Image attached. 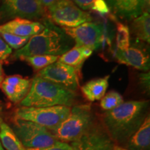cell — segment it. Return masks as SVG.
<instances>
[{"instance_id":"obj_1","label":"cell","mask_w":150,"mask_h":150,"mask_svg":"<svg viewBox=\"0 0 150 150\" xmlns=\"http://www.w3.org/2000/svg\"><path fill=\"white\" fill-rule=\"evenodd\" d=\"M148 101H129L103 115V126L116 145L124 147L149 115Z\"/></svg>"},{"instance_id":"obj_2","label":"cell","mask_w":150,"mask_h":150,"mask_svg":"<svg viewBox=\"0 0 150 150\" xmlns=\"http://www.w3.org/2000/svg\"><path fill=\"white\" fill-rule=\"evenodd\" d=\"M42 24L44 29L30 38L25 45L15 52L13 57L21 59L36 55L61 56L74 46L73 39L63 28L57 27L48 18L43 19Z\"/></svg>"},{"instance_id":"obj_3","label":"cell","mask_w":150,"mask_h":150,"mask_svg":"<svg viewBox=\"0 0 150 150\" xmlns=\"http://www.w3.org/2000/svg\"><path fill=\"white\" fill-rule=\"evenodd\" d=\"M75 93L35 75L31 79L29 91L20 103L24 107H50L74 104Z\"/></svg>"},{"instance_id":"obj_4","label":"cell","mask_w":150,"mask_h":150,"mask_svg":"<svg viewBox=\"0 0 150 150\" xmlns=\"http://www.w3.org/2000/svg\"><path fill=\"white\" fill-rule=\"evenodd\" d=\"M94 122L91 105H76L71 107L68 116L52 133L57 140L71 143L83 136Z\"/></svg>"},{"instance_id":"obj_5","label":"cell","mask_w":150,"mask_h":150,"mask_svg":"<svg viewBox=\"0 0 150 150\" xmlns=\"http://www.w3.org/2000/svg\"><path fill=\"white\" fill-rule=\"evenodd\" d=\"M71 107L54 106L50 107H21L15 112V119L30 121L53 132L70 114Z\"/></svg>"},{"instance_id":"obj_6","label":"cell","mask_w":150,"mask_h":150,"mask_svg":"<svg viewBox=\"0 0 150 150\" xmlns=\"http://www.w3.org/2000/svg\"><path fill=\"white\" fill-rule=\"evenodd\" d=\"M13 130L26 149H40L57 141L51 131L30 121L15 119Z\"/></svg>"},{"instance_id":"obj_7","label":"cell","mask_w":150,"mask_h":150,"mask_svg":"<svg viewBox=\"0 0 150 150\" xmlns=\"http://www.w3.org/2000/svg\"><path fill=\"white\" fill-rule=\"evenodd\" d=\"M46 8L49 20L61 28H74L93 20L89 13L82 11L71 0H57Z\"/></svg>"},{"instance_id":"obj_8","label":"cell","mask_w":150,"mask_h":150,"mask_svg":"<svg viewBox=\"0 0 150 150\" xmlns=\"http://www.w3.org/2000/svg\"><path fill=\"white\" fill-rule=\"evenodd\" d=\"M1 15L6 18L41 20L45 15V8L38 0H2Z\"/></svg>"},{"instance_id":"obj_9","label":"cell","mask_w":150,"mask_h":150,"mask_svg":"<svg viewBox=\"0 0 150 150\" xmlns=\"http://www.w3.org/2000/svg\"><path fill=\"white\" fill-rule=\"evenodd\" d=\"M79 74L74 67L57 61L39 70L37 75L75 93L79 87Z\"/></svg>"},{"instance_id":"obj_10","label":"cell","mask_w":150,"mask_h":150,"mask_svg":"<svg viewBox=\"0 0 150 150\" xmlns=\"http://www.w3.org/2000/svg\"><path fill=\"white\" fill-rule=\"evenodd\" d=\"M63 29L73 39L74 46L86 47L93 51L102 46L104 38L102 24L88 22L74 28Z\"/></svg>"},{"instance_id":"obj_11","label":"cell","mask_w":150,"mask_h":150,"mask_svg":"<svg viewBox=\"0 0 150 150\" xmlns=\"http://www.w3.org/2000/svg\"><path fill=\"white\" fill-rule=\"evenodd\" d=\"M70 144L72 150H111L116 145L104 126L95 122L83 136Z\"/></svg>"},{"instance_id":"obj_12","label":"cell","mask_w":150,"mask_h":150,"mask_svg":"<svg viewBox=\"0 0 150 150\" xmlns=\"http://www.w3.org/2000/svg\"><path fill=\"white\" fill-rule=\"evenodd\" d=\"M119 63L134 67L137 70L145 71L149 70L150 57L149 51L142 46L133 45L124 50H117L115 55Z\"/></svg>"},{"instance_id":"obj_13","label":"cell","mask_w":150,"mask_h":150,"mask_svg":"<svg viewBox=\"0 0 150 150\" xmlns=\"http://www.w3.org/2000/svg\"><path fill=\"white\" fill-rule=\"evenodd\" d=\"M109 11L118 18L134 20L144 12L149 0H105Z\"/></svg>"},{"instance_id":"obj_14","label":"cell","mask_w":150,"mask_h":150,"mask_svg":"<svg viewBox=\"0 0 150 150\" xmlns=\"http://www.w3.org/2000/svg\"><path fill=\"white\" fill-rule=\"evenodd\" d=\"M31 84V79L20 75H12L4 79L1 83V88L11 102L18 104L27 96Z\"/></svg>"},{"instance_id":"obj_15","label":"cell","mask_w":150,"mask_h":150,"mask_svg":"<svg viewBox=\"0 0 150 150\" xmlns=\"http://www.w3.org/2000/svg\"><path fill=\"white\" fill-rule=\"evenodd\" d=\"M42 23L27 19L15 18L0 25V31L21 37H32L44 29Z\"/></svg>"},{"instance_id":"obj_16","label":"cell","mask_w":150,"mask_h":150,"mask_svg":"<svg viewBox=\"0 0 150 150\" xmlns=\"http://www.w3.org/2000/svg\"><path fill=\"white\" fill-rule=\"evenodd\" d=\"M127 150H150V117L148 115L124 146Z\"/></svg>"},{"instance_id":"obj_17","label":"cell","mask_w":150,"mask_h":150,"mask_svg":"<svg viewBox=\"0 0 150 150\" xmlns=\"http://www.w3.org/2000/svg\"><path fill=\"white\" fill-rule=\"evenodd\" d=\"M109 78V75H107L103 78L94 79L84 84L81 88L84 97L91 102L101 100L108 89Z\"/></svg>"},{"instance_id":"obj_18","label":"cell","mask_w":150,"mask_h":150,"mask_svg":"<svg viewBox=\"0 0 150 150\" xmlns=\"http://www.w3.org/2000/svg\"><path fill=\"white\" fill-rule=\"evenodd\" d=\"M93 51L86 47L74 46L66 53L61 56L58 61L74 67L79 73L83 64L93 54Z\"/></svg>"},{"instance_id":"obj_19","label":"cell","mask_w":150,"mask_h":150,"mask_svg":"<svg viewBox=\"0 0 150 150\" xmlns=\"http://www.w3.org/2000/svg\"><path fill=\"white\" fill-rule=\"evenodd\" d=\"M0 142L6 150H26L12 128L6 123H0Z\"/></svg>"},{"instance_id":"obj_20","label":"cell","mask_w":150,"mask_h":150,"mask_svg":"<svg viewBox=\"0 0 150 150\" xmlns=\"http://www.w3.org/2000/svg\"><path fill=\"white\" fill-rule=\"evenodd\" d=\"M132 31L136 37L144 42H150V16L144 11L138 18L133 20Z\"/></svg>"},{"instance_id":"obj_21","label":"cell","mask_w":150,"mask_h":150,"mask_svg":"<svg viewBox=\"0 0 150 150\" xmlns=\"http://www.w3.org/2000/svg\"><path fill=\"white\" fill-rule=\"evenodd\" d=\"M82 11H93L100 15H106L110 12L105 0H71Z\"/></svg>"},{"instance_id":"obj_22","label":"cell","mask_w":150,"mask_h":150,"mask_svg":"<svg viewBox=\"0 0 150 150\" xmlns=\"http://www.w3.org/2000/svg\"><path fill=\"white\" fill-rule=\"evenodd\" d=\"M60 56L51 55H36L22 58V60L27 62L35 70H40L49 66L59 60Z\"/></svg>"},{"instance_id":"obj_23","label":"cell","mask_w":150,"mask_h":150,"mask_svg":"<svg viewBox=\"0 0 150 150\" xmlns=\"http://www.w3.org/2000/svg\"><path fill=\"white\" fill-rule=\"evenodd\" d=\"M124 102L123 97L116 91H110L101 99L100 106L103 110L108 111L117 108Z\"/></svg>"},{"instance_id":"obj_24","label":"cell","mask_w":150,"mask_h":150,"mask_svg":"<svg viewBox=\"0 0 150 150\" xmlns=\"http://www.w3.org/2000/svg\"><path fill=\"white\" fill-rule=\"evenodd\" d=\"M0 35L11 49L16 50H20L25 45L30 39L29 37L18 36L2 31H0Z\"/></svg>"},{"instance_id":"obj_25","label":"cell","mask_w":150,"mask_h":150,"mask_svg":"<svg viewBox=\"0 0 150 150\" xmlns=\"http://www.w3.org/2000/svg\"><path fill=\"white\" fill-rule=\"evenodd\" d=\"M130 46V31L128 27L120 23L117 26V50H124Z\"/></svg>"},{"instance_id":"obj_26","label":"cell","mask_w":150,"mask_h":150,"mask_svg":"<svg viewBox=\"0 0 150 150\" xmlns=\"http://www.w3.org/2000/svg\"><path fill=\"white\" fill-rule=\"evenodd\" d=\"M26 150H72V148L70 143L57 140L55 143L49 147L40 149H26Z\"/></svg>"},{"instance_id":"obj_27","label":"cell","mask_w":150,"mask_h":150,"mask_svg":"<svg viewBox=\"0 0 150 150\" xmlns=\"http://www.w3.org/2000/svg\"><path fill=\"white\" fill-rule=\"evenodd\" d=\"M12 54V49L9 47L0 35V61H4Z\"/></svg>"},{"instance_id":"obj_28","label":"cell","mask_w":150,"mask_h":150,"mask_svg":"<svg viewBox=\"0 0 150 150\" xmlns=\"http://www.w3.org/2000/svg\"><path fill=\"white\" fill-rule=\"evenodd\" d=\"M149 72L142 73V74H139V81L142 88H143L146 91L148 92H149Z\"/></svg>"},{"instance_id":"obj_29","label":"cell","mask_w":150,"mask_h":150,"mask_svg":"<svg viewBox=\"0 0 150 150\" xmlns=\"http://www.w3.org/2000/svg\"><path fill=\"white\" fill-rule=\"evenodd\" d=\"M40 2L41 5L44 8H47L48 6L53 4L54 2H56L57 0H38Z\"/></svg>"},{"instance_id":"obj_30","label":"cell","mask_w":150,"mask_h":150,"mask_svg":"<svg viewBox=\"0 0 150 150\" xmlns=\"http://www.w3.org/2000/svg\"><path fill=\"white\" fill-rule=\"evenodd\" d=\"M4 79V74L3 63L2 61H0V84L2 83Z\"/></svg>"},{"instance_id":"obj_31","label":"cell","mask_w":150,"mask_h":150,"mask_svg":"<svg viewBox=\"0 0 150 150\" xmlns=\"http://www.w3.org/2000/svg\"><path fill=\"white\" fill-rule=\"evenodd\" d=\"M111 150H127V149H125V148H123V147H120V146L115 145V147L112 148Z\"/></svg>"},{"instance_id":"obj_32","label":"cell","mask_w":150,"mask_h":150,"mask_svg":"<svg viewBox=\"0 0 150 150\" xmlns=\"http://www.w3.org/2000/svg\"><path fill=\"white\" fill-rule=\"evenodd\" d=\"M0 150H5L4 149V147H3L2 145H1V142H0Z\"/></svg>"},{"instance_id":"obj_33","label":"cell","mask_w":150,"mask_h":150,"mask_svg":"<svg viewBox=\"0 0 150 150\" xmlns=\"http://www.w3.org/2000/svg\"><path fill=\"white\" fill-rule=\"evenodd\" d=\"M1 122H3V121H2V119H1V116H0V123H1Z\"/></svg>"},{"instance_id":"obj_34","label":"cell","mask_w":150,"mask_h":150,"mask_svg":"<svg viewBox=\"0 0 150 150\" xmlns=\"http://www.w3.org/2000/svg\"><path fill=\"white\" fill-rule=\"evenodd\" d=\"M0 4H1V0H0Z\"/></svg>"}]
</instances>
